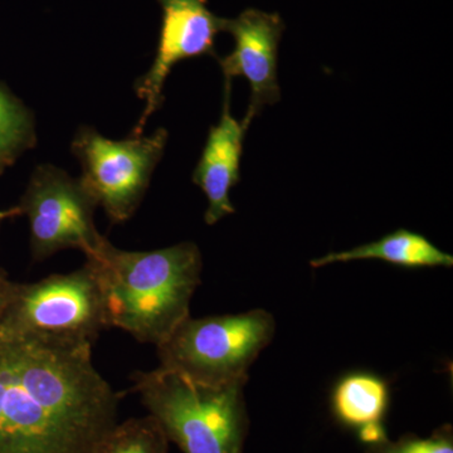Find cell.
<instances>
[{
	"label": "cell",
	"instance_id": "6da1fadb",
	"mask_svg": "<svg viewBox=\"0 0 453 453\" xmlns=\"http://www.w3.org/2000/svg\"><path fill=\"white\" fill-rule=\"evenodd\" d=\"M119 402L89 342L0 332V453H95Z\"/></svg>",
	"mask_w": 453,
	"mask_h": 453
},
{
	"label": "cell",
	"instance_id": "7a4b0ae2",
	"mask_svg": "<svg viewBox=\"0 0 453 453\" xmlns=\"http://www.w3.org/2000/svg\"><path fill=\"white\" fill-rule=\"evenodd\" d=\"M86 264L100 285L107 326L155 347L190 316L203 268L193 242L140 252L119 250L106 238L86 255Z\"/></svg>",
	"mask_w": 453,
	"mask_h": 453
},
{
	"label": "cell",
	"instance_id": "3957f363",
	"mask_svg": "<svg viewBox=\"0 0 453 453\" xmlns=\"http://www.w3.org/2000/svg\"><path fill=\"white\" fill-rule=\"evenodd\" d=\"M149 414L184 453H242L249 429L244 386L199 383L169 369L133 375Z\"/></svg>",
	"mask_w": 453,
	"mask_h": 453
},
{
	"label": "cell",
	"instance_id": "277c9868",
	"mask_svg": "<svg viewBox=\"0 0 453 453\" xmlns=\"http://www.w3.org/2000/svg\"><path fill=\"white\" fill-rule=\"evenodd\" d=\"M273 316L257 309L186 320L157 345L160 366L199 383L249 381V369L275 335Z\"/></svg>",
	"mask_w": 453,
	"mask_h": 453
},
{
	"label": "cell",
	"instance_id": "5b68a950",
	"mask_svg": "<svg viewBox=\"0 0 453 453\" xmlns=\"http://www.w3.org/2000/svg\"><path fill=\"white\" fill-rule=\"evenodd\" d=\"M107 327L100 285L88 264L38 282L16 283L0 319L3 333L89 344Z\"/></svg>",
	"mask_w": 453,
	"mask_h": 453
},
{
	"label": "cell",
	"instance_id": "8992f818",
	"mask_svg": "<svg viewBox=\"0 0 453 453\" xmlns=\"http://www.w3.org/2000/svg\"><path fill=\"white\" fill-rule=\"evenodd\" d=\"M166 142L165 129L125 140L107 139L92 127L76 134L73 153L81 164L80 180L112 223L127 222L138 210Z\"/></svg>",
	"mask_w": 453,
	"mask_h": 453
},
{
	"label": "cell",
	"instance_id": "52a82bcc",
	"mask_svg": "<svg viewBox=\"0 0 453 453\" xmlns=\"http://www.w3.org/2000/svg\"><path fill=\"white\" fill-rule=\"evenodd\" d=\"M18 207L28 219L35 261L70 249L86 256L105 238L95 225L97 204L81 180L49 164L33 172Z\"/></svg>",
	"mask_w": 453,
	"mask_h": 453
},
{
	"label": "cell",
	"instance_id": "ba28073f",
	"mask_svg": "<svg viewBox=\"0 0 453 453\" xmlns=\"http://www.w3.org/2000/svg\"><path fill=\"white\" fill-rule=\"evenodd\" d=\"M162 28L153 65L136 82V95L145 104L133 136H142L146 122L162 106L163 88L170 71L184 59L216 56V37L225 29L226 18L216 16L207 0H157Z\"/></svg>",
	"mask_w": 453,
	"mask_h": 453
},
{
	"label": "cell",
	"instance_id": "9c48e42d",
	"mask_svg": "<svg viewBox=\"0 0 453 453\" xmlns=\"http://www.w3.org/2000/svg\"><path fill=\"white\" fill-rule=\"evenodd\" d=\"M285 23L279 13L246 9L234 19H226L223 32L231 33L234 49L219 58L226 80L243 76L251 85V101L242 122L249 127L266 105L281 97L277 81L279 44Z\"/></svg>",
	"mask_w": 453,
	"mask_h": 453
},
{
	"label": "cell",
	"instance_id": "30bf717a",
	"mask_svg": "<svg viewBox=\"0 0 453 453\" xmlns=\"http://www.w3.org/2000/svg\"><path fill=\"white\" fill-rule=\"evenodd\" d=\"M229 94L231 80H226L222 116L219 124L211 127L201 159L193 173V181L207 196L204 220L210 226L235 211L229 192L240 181L243 140L249 129L232 116Z\"/></svg>",
	"mask_w": 453,
	"mask_h": 453
},
{
	"label": "cell",
	"instance_id": "8fae6325",
	"mask_svg": "<svg viewBox=\"0 0 453 453\" xmlns=\"http://www.w3.org/2000/svg\"><path fill=\"white\" fill-rule=\"evenodd\" d=\"M363 259H378L408 268L453 266L451 255L438 249L425 235L403 228L349 251L327 253L323 257L312 259L310 266L319 268L336 262Z\"/></svg>",
	"mask_w": 453,
	"mask_h": 453
},
{
	"label": "cell",
	"instance_id": "7c38bea8",
	"mask_svg": "<svg viewBox=\"0 0 453 453\" xmlns=\"http://www.w3.org/2000/svg\"><path fill=\"white\" fill-rule=\"evenodd\" d=\"M389 386L372 372L345 375L333 390L334 414L342 425L362 431L380 426L389 405Z\"/></svg>",
	"mask_w": 453,
	"mask_h": 453
},
{
	"label": "cell",
	"instance_id": "4fadbf2b",
	"mask_svg": "<svg viewBox=\"0 0 453 453\" xmlns=\"http://www.w3.org/2000/svg\"><path fill=\"white\" fill-rule=\"evenodd\" d=\"M37 142L32 112L0 85V162L12 165Z\"/></svg>",
	"mask_w": 453,
	"mask_h": 453
},
{
	"label": "cell",
	"instance_id": "5bb4252c",
	"mask_svg": "<svg viewBox=\"0 0 453 453\" xmlns=\"http://www.w3.org/2000/svg\"><path fill=\"white\" fill-rule=\"evenodd\" d=\"M169 442L162 426L148 414L118 422L95 453H168Z\"/></svg>",
	"mask_w": 453,
	"mask_h": 453
},
{
	"label": "cell",
	"instance_id": "9a60e30c",
	"mask_svg": "<svg viewBox=\"0 0 453 453\" xmlns=\"http://www.w3.org/2000/svg\"><path fill=\"white\" fill-rule=\"evenodd\" d=\"M366 453H453L452 427L443 426L428 438L407 434L396 442H390L386 438L381 442L369 445Z\"/></svg>",
	"mask_w": 453,
	"mask_h": 453
},
{
	"label": "cell",
	"instance_id": "2e32d148",
	"mask_svg": "<svg viewBox=\"0 0 453 453\" xmlns=\"http://www.w3.org/2000/svg\"><path fill=\"white\" fill-rule=\"evenodd\" d=\"M16 283L8 279L7 273L0 270V319L7 310L12 297H13Z\"/></svg>",
	"mask_w": 453,
	"mask_h": 453
},
{
	"label": "cell",
	"instance_id": "e0dca14e",
	"mask_svg": "<svg viewBox=\"0 0 453 453\" xmlns=\"http://www.w3.org/2000/svg\"><path fill=\"white\" fill-rule=\"evenodd\" d=\"M22 216L19 207L9 208V210H0V223L4 219H13V217Z\"/></svg>",
	"mask_w": 453,
	"mask_h": 453
},
{
	"label": "cell",
	"instance_id": "ac0fdd59",
	"mask_svg": "<svg viewBox=\"0 0 453 453\" xmlns=\"http://www.w3.org/2000/svg\"><path fill=\"white\" fill-rule=\"evenodd\" d=\"M4 168H5L4 164H3L2 162H0V174H2L3 170H4Z\"/></svg>",
	"mask_w": 453,
	"mask_h": 453
}]
</instances>
